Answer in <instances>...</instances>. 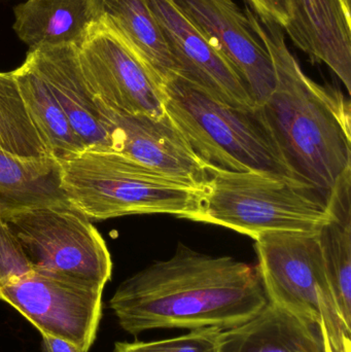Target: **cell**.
I'll list each match as a JSON object with an SVG mask.
<instances>
[{
  "label": "cell",
  "instance_id": "d6986e66",
  "mask_svg": "<svg viewBox=\"0 0 351 352\" xmlns=\"http://www.w3.org/2000/svg\"><path fill=\"white\" fill-rule=\"evenodd\" d=\"M14 14L12 28L29 50L78 47L92 25L86 0H27Z\"/></svg>",
  "mask_w": 351,
  "mask_h": 352
},
{
  "label": "cell",
  "instance_id": "8fae6325",
  "mask_svg": "<svg viewBox=\"0 0 351 352\" xmlns=\"http://www.w3.org/2000/svg\"><path fill=\"white\" fill-rule=\"evenodd\" d=\"M179 12L230 64L256 107L275 88V72L267 47L245 12L233 0H172Z\"/></svg>",
  "mask_w": 351,
  "mask_h": 352
},
{
  "label": "cell",
  "instance_id": "d4e9b609",
  "mask_svg": "<svg viewBox=\"0 0 351 352\" xmlns=\"http://www.w3.org/2000/svg\"><path fill=\"white\" fill-rule=\"evenodd\" d=\"M321 333H323L324 339H325V346H326V352H334L333 349H332L331 344H330L329 339H328L327 333H326L325 330V324H321ZM346 352V351H342Z\"/></svg>",
  "mask_w": 351,
  "mask_h": 352
},
{
  "label": "cell",
  "instance_id": "7402d4cb",
  "mask_svg": "<svg viewBox=\"0 0 351 352\" xmlns=\"http://www.w3.org/2000/svg\"><path fill=\"white\" fill-rule=\"evenodd\" d=\"M34 269L0 214V287L29 274Z\"/></svg>",
  "mask_w": 351,
  "mask_h": 352
},
{
  "label": "cell",
  "instance_id": "6da1fadb",
  "mask_svg": "<svg viewBox=\"0 0 351 352\" xmlns=\"http://www.w3.org/2000/svg\"><path fill=\"white\" fill-rule=\"evenodd\" d=\"M267 304L257 267L177 244L117 287L109 301L128 334L164 329L234 328Z\"/></svg>",
  "mask_w": 351,
  "mask_h": 352
},
{
  "label": "cell",
  "instance_id": "7a4b0ae2",
  "mask_svg": "<svg viewBox=\"0 0 351 352\" xmlns=\"http://www.w3.org/2000/svg\"><path fill=\"white\" fill-rule=\"evenodd\" d=\"M245 12L275 72V88L259 107L262 115L295 177L329 195L351 166L350 100L304 74L282 27L249 6Z\"/></svg>",
  "mask_w": 351,
  "mask_h": 352
},
{
  "label": "cell",
  "instance_id": "9c48e42d",
  "mask_svg": "<svg viewBox=\"0 0 351 352\" xmlns=\"http://www.w3.org/2000/svg\"><path fill=\"white\" fill-rule=\"evenodd\" d=\"M103 289L94 281L35 268L0 287V300L41 335L63 339L88 352L102 318Z\"/></svg>",
  "mask_w": 351,
  "mask_h": 352
},
{
  "label": "cell",
  "instance_id": "ac0fdd59",
  "mask_svg": "<svg viewBox=\"0 0 351 352\" xmlns=\"http://www.w3.org/2000/svg\"><path fill=\"white\" fill-rule=\"evenodd\" d=\"M328 209L317 240L336 305L351 331V166L330 190Z\"/></svg>",
  "mask_w": 351,
  "mask_h": 352
},
{
  "label": "cell",
  "instance_id": "e0dca14e",
  "mask_svg": "<svg viewBox=\"0 0 351 352\" xmlns=\"http://www.w3.org/2000/svg\"><path fill=\"white\" fill-rule=\"evenodd\" d=\"M220 352H326L321 326L268 303L255 316L223 331Z\"/></svg>",
  "mask_w": 351,
  "mask_h": 352
},
{
  "label": "cell",
  "instance_id": "7c38bea8",
  "mask_svg": "<svg viewBox=\"0 0 351 352\" xmlns=\"http://www.w3.org/2000/svg\"><path fill=\"white\" fill-rule=\"evenodd\" d=\"M168 45L177 76L234 109H256L230 64L179 12L172 0H146Z\"/></svg>",
  "mask_w": 351,
  "mask_h": 352
},
{
  "label": "cell",
  "instance_id": "ba28073f",
  "mask_svg": "<svg viewBox=\"0 0 351 352\" xmlns=\"http://www.w3.org/2000/svg\"><path fill=\"white\" fill-rule=\"evenodd\" d=\"M66 200L59 163L41 140L12 72H0V213Z\"/></svg>",
  "mask_w": 351,
  "mask_h": 352
},
{
  "label": "cell",
  "instance_id": "277c9868",
  "mask_svg": "<svg viewBox=\"0 0 351 352\" xmlns=\"http://www.w3.org/2000/svg\"><path fill=\"white\" fill-rule=\"evenodd\" d=\"M165 113L210 168L295 178L259 107L234 109L179 76L163 86Z\"/></svg>",
  "mask_w": 351,
  "mask_h": 352
},
{
  "label": "cell",
  "instance_id": "30bf717a",
  "mask_svg": "<svg viewBox=\"0 0 351 352\" xmlns=\"http://www.w3.org/2000/svg\"><path fill=\"white\" fill-rule=\"evenodd\" d=\"M78 52L91 89L107 109L128 115H164L163 87L109 29L93 23Z\"/></svg>",
  "mask_w": 351,
  "mask_h": 352
},
{
  "label": "cell",
  "instance_id": "cb8c5ba5",
  "mask_svg": "<svg viewBox=\"0 0 351 352\" xmlns=\"http://www.w3.org/2000/svg\"><path fill=\"white\" fill-rule=\"evenodd\" d=\"M41 352H82L71 343L49 335H41Z\"/></svg>",
  "mask_w": 351,
  "mask_h": 352
},
{
  "label": "cell",
  "instance_id": "44dd1931",
  "mask_svg": "<svg viewBox=\"0 0 351 352\" xmlns=\"http://www.w3.org/2000/svg\"><path fill=\"white\" fill-rule=\"evenodd\" d=\"M222 329L202 328L164 340L117 342L113 352H220Z\"/></svg>",
  "mask_w": 351,
  "mask_h": 352
},
{
  "label": "cell",
  "instance_id": "8992f818",
  "mask_svg": "<svg viewBox=\"0 0 351 352\" xmlns=\"http://www.w3.org/2000/svg\"><path fill=\"white\" fill-rule=\"evenodd\" d=\"M255 241L268 303L310 324H325L334 352H351V331L336 305L317 233L272 231Z\"/></svg>",
  "mask_w": 351,
  "mask_h": 352
},
{
  "label": "cell",
  "instance_id": "5bb4252c",
  "mask_svg": "<svg viewBox=\"0 0 351 352\" xmlns=\"http://www.w3.org/2000/svg\"><path fill=\"white\" fill-rule=\"evenodd\" d=\"M111 115L117 152L167 177L199 188L204 184L205 165L166 113L162 117L113 111Z\"/></svg>",
  "mask_w": 351,
  "mask_h": 352
},
{
  "label": "cell",
  "instance_id": "9a60e30c",
  "mask_svg": "<svg viewBox=\"0 0 351 352\" xmlns=\"http://www.w3.org/2000/svg\"><path fill=\"white\" fill-rule=\"evenodd\" d=\"M292 19L284 30L315 63H325L351 92L350 2L290 0Z\"/></svg>",
  "mask_w": 351,
  "mask_h": 352
},
{
  "label": "cell",
  "instance_id": "4fadbf2b",
  "mask_svg": "<svg viewBox=\"0 0 351 352\" xmlns=\"http://www.w3.org/2000/svg\"><path fill=\"white\" fill-rule=\"evenodd\" d=\"M25 62L47 85L87 148L115 151L111 111L91 89L76 45L28 50Z\"/></svg>",
  "mask_w": 351,
  "mask_h": 352
},
{
  "label": "cell",
  "instance_id": "603a6c76",
  "mask_svg": "<svg viewBox=\"0 0 351 352\" xmlns=\"http://www.w3.org/2000/svg\"><path fill=\"white\" fill-rule=\"evenodd\" d=\"M247 2L258 16L275 23L284 30L290 25L292 19L290 0H247Z\"/></svg>",
  "mask_w": 351,
  "mask_h": 352
},
{
  "label": "cell",
  "instance_id": "52a82bcc",
  "mask_svg": "<svg viewBox=\"0 0 351 352\" xmlns=\"http://www.w3.org/2000/svg\"><path fill=\"white\" fill-rule=\"evenodd\" d=\"M34 268L104 285L113 261L90 219L67 200L0 213Z\"/></svg>",
  "mask_w": 351,
  "mask_h": 352
},
{
  "label": "cell",
  "instance_id": "484cf974",
  "mask_svg": "<svg viewBox=\"0 0 351 352\" xmlns=\"http://www.w3.org/2000/svg\"><path fill=\"white\" fill-rule=\"evenodd\" d=\"M346 1L350 2V0H346Z\"/></svg>",
  "mask_w": 351,
  "mask_h": 352
},
{
  "label": "cell",
  "instance_id": "ffe728a7",
  "mask_svg": "<svg viewBox=\"0 0 351 352\" xmlns=\"http://www.w3.org/2000/svg\"><path fill=\"white\" fill-rule=\"evenodd\" d=\"M27 111L57 162L67 160L86 150L67 116L47 85L27 62L12 72Z\"/></svg>",
  "mask_w": 351,
  "mask_h": 352
},
{
  "label": "cell",
  "instance_id": "2e32d148",
  "mask_svg": "<svg viewBox=\"0 0 351 352\" xmlns=\"http://www.w3.org/2000/svg\"><path fill=\"white\" fill-rule=\"evenodd\" d=\"M92 24L113 33L164 86L177 76L168 45L146 0H86Z\"/></svg>",
  "mask_w": 351,
  "mask_h": 352
},
{
  "label": "cell",
  "instance_id": "3957f363",
  "mask_svg": "<svg viewBox=\"0 0 351 352\" xmlns=\"http://www.w3.org/2000/svg\"><path fill=\"white\" fill-rule=\"evenodd\" d=\"M66 200L90 221L166 213L193 219L201 186L160 175L113 150L86 148L60 161Z\"/></svg>",
  "mask_w": 351,
  "mask_h": 352
},
{
  "label": "cell",
  "instance_id": "5b68a950",
  "mask_svg": "<svg viewBox=\"0 0 351 352\" xmlns=\"http://www.w3.org/2000/svg\"><path fill=\"white\" fill-rule=\"evenodd\" d=\"M192 221L234 230L253 240L272 231L317 233L329 221V195L295 178L206 167Z\"/></svg>",
  "mask_w": 351,
  "mask_h": 352
}]
</instances>
